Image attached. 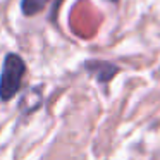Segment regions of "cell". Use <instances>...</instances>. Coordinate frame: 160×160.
I'll use <instances>...</instances> for the list:
<instances>
[{
	"mask_svg": "<svg viewBox=\"0 0 160 160\" xmlns=\"http://www.w3.org/2000/svg\"><path fill=\"white\" fill-rule=\"evenodd\" d=\"M110 2H117V0H110Z\"/></svg>",
	"mask_w": 160,
	"mask_h": 160,
	"instance_id": "3957f363",
	"label": "cell"
},
{
	"mask_svg": "<svg viewBox=\"0 0 160 160\" xmlns=\"http://www.w3.org/2000/svg\"><path fill=\"white\" fill-rule=\"evenodd\" d=\"M26 72V64L18 53H9L2 66L0 76V100L9 102L21 90V83Z\"/></svg>",
	"mask_w": 160,
	"mask_h": 160,
	"instance_id": "6da1fadb",
	"label": "cell"
},
{
	"mask_svg": "<svg viewBox=\"0 0 160 160\" xmlns=\"http://www.w3.org/2000/svg\"><path fill=\"white\" fill-rule=\"evenodd\" d=\"M48 0H22L21 2V11L24 16H35L43 11Z\"/></svg>",
	"mask_w": 160,
	"mask_h": 160,
	"instance_id": "7a4b0ae2",
	"label": "cell"
}]
</instances>
